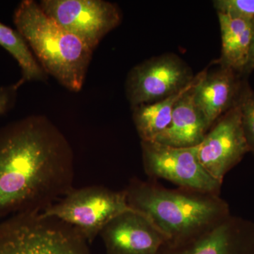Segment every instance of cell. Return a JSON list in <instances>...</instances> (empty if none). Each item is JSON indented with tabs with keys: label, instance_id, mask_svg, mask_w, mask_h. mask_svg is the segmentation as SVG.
<instances>
[{
	"label": "cell",
	"instance_id": "3957f363",
	"mask_svg": "<svg viewBox=\"0 0 254 254\" xmlns=\"http://www.w3.org/2000/svg\"><path fill=\"white\" fill-rule=\"evenodd\" d=\"M13 21L45 71L68 91H81L93 50L53 21L33 0L18 4Z\"/></svg>",
	"mask_w": 254,
	"mask_h": 254
},
{
	"label": "cell",
	"instance_id": "5b68a950",
	"mask_svg": "<svg viewBox=\"0 0 254 254\" xmlns=\"http://www.w3.org/2000/svg\"><path fill=\"white\" fill-rule=\"evenodd\" d=\"M131 210L125 190L89 186L73 188L41 213L74 227L90 243L114 218Z\"/></svg>",
	"mask_w": 254,
	"mask_h": 254
},
{
	"label": "cell",
	"instance_id": "d6986e66",
	"mask_svg": "<svg viewBox=\"0 0 254 254\" xmlns=\"http://www.w3.org/2000/svg\"><path fill=\"white\" fill-rule=\"evenodd\" d=\"M19 81L0 88V116L10 111L16 103L18 88L22 86Z\"/></svg>",
	"mask_w": 254,
	"mask_h": 254
},
{
	"label": "cell",
	"instance_id": "5bb4252c",
	"mask_svg": "<svg viewBox=\"0 0 254 254\" xmlns=\"http://www.w3.org/2000/svg\"><path fill=\"white\" fill-rule=\"evenodd\" d=\"M221 33L220 66H226L245 76L254 36V20L240 19L218 14Z\"/></svg>",
	"mask_w": 254,
	"mask_h": 254
},
{
	"label": "cell",
	"instance_id": "9c48e42d",
	"mask_svg": "<svg viewBox=\"0 0 254 254\" xmlns=\"http://www.w3.org/2000/svg\"><path fill=\"white\" fill-rule=\"evenodd\" d=\"M203 168L219 183L250 153L237 105L219 119L194 147Z\"/></svg>",
	"mask_w": 254,
	"mask_h": 254
},
{
	"label": "cell",
	"instance_id": "8992f818",
	"mask_svg": "<svg viewBox=\"0 0 254 254\" xmlns=\"http://www.w3.org/2000/svg\"><path fill=\"white\" fill-rule=\"evenodd\" d=\"M195 76L177 55L167 53L138 64L127 75L125 91L131 108L149 104L180 93Z\"/></svg>",
	"mask_w": 254,
	"mask_h": 254
},
{
	"label": "cell",
	"instance_id": "2e32d148",
	"mask_svg": "<svg viewBox=\"0 0 254 254\" xmlns=\"http://www.w3.org/2000/svg\"><path fill=\"white\" fill-rule=\"evenodd\" d=\"M0 46L17 62L21 71L19 81L22 84L26 82L47 81L48 73L38 63L22 35L1 22Z\"/></svg>",
	"mask_w": 254,
	"mask_h": 254
},
{
	"label": "cell",
	"instance_id": "4fadbf2b",
	"mask_svg": "<svg viewBox=\"0 0 254 254\" xmlns=\"http://www.w3.org/2000/svg\"><path fill=\"white\" fill-rule=\"evenodd\" d=\"M195 85L177 100L170 125L154 141L175 148H191L203 141L209 129L203 114L195 103Z\"/></svg>",
	"mask_w": 254,
	"mask_h": 254
},
{
	"label": "cell",
	"instance_id": "e0dca14e",
	"mask_svg": "<svg viewBox=\"0 0 254 254\" xmlns=\"http://www.w3.org/2000/svg\"><path fill=\"white\" fill-rule=\"evenodd\" d=\"M237 105L240 109L242 129L250 153L254 156V91L247 77L244 79Z\"/></svg>",
	"mask_w": 254,
	"mask_h": 254
},
{
	"label": "cell",
	"instance_id": "52a82bcc",
	"mask_svg": "<svg viewBox=\"0 0 254 254\" xmlns=\"http://www.w3.org/2000/svg\"><path fill=\"white\" fill-rule=\"evenodd\" d=\"M43 11L94 51L123 19L115 3L104 0H42Z\"/></svg>",
	"mask_w": 254,
	"mask_h": 254
},
{
	"label": "cell",
	"instance_id": "8fae6325",
	"mask_svg": "<svg viewBox=\"0 0 254 254\" xmlns=\"http://www.w3.org/2000/svg\"><path fill=\"white\" fill-rule=\"evenodd\" d=\"M100 235L106 254H158L167 242L149 219L134 210L114 218Z\"/></svg>",
	"mask_w": 254,
	"mask_h": 254
},
{
	"label": "cell",
	"instance_id": "ba28073f",
	"mask_svg": "<svg viewBox=\"0 0 254 254\" xmlns=\"http://www.w3.org/2000/svg\"><path fill=\"white\" fill-rule=\"evenodd\" d=\"M145 173L161 178L180 188L220 195L222 185L203 168L194 147L175 148L156 141H141Z\"/></svg>",
	"mask_w": 254,
	"mask_h": 254
},
{
	"label": "cell",
	"instance_id": "7c38bea8",
	"mask_svg": "<svg viewBox=\"0 0 254 254\" xmlns=\"http://www.w3.org/2000/svg\"><path fill=\"white\" fill-rule=\"evenodd\" d=\"M246 77L220 65L213 71L205 68L200 72L199 80L193 87V95L195 105L203 114L208 129L222 115L236 106Z\"/></svg>",
	"mask_w": 254,
	"mask_h": 254
},
{
	"label": "cell",
	"instance_id": "30bf717a",
	"mask_svg": "<svg viewBox=\"0 0 254 254\" xmlns=\"http://www.w3.org/2000/svg\"><path fill=\"white\" fill-rule=\"evenodd\" d=\"M158 254H254V222L231 214L190 240L165 242Z\"/></svg>",
	"mask_w": 254,
	"mask_h": 254
},
{
	"label": "cell",
	"instance_id": "ffe728a7",
	"mask_svg": "<svg viewBox=\"0 0 254 254\" xmlns=\"http://www.w3.org/2000/svg\"><path fill=\"white\" fill-rule=\"evenodd\" d=\"M254 69V36L253 41H252V47H251L250 58H249L248 64L246 68L245 75L248 76L250 73Z\"/></svg>",
	"mask_w": 254,
	"mask_h": 254
},
{
	"label": "cell",
	"instance_id": "6da1fadb",
	"mask_svg": "<svg viewBox=\"0 0 254 254\" xmlns=\"http://www.w3.org/2000/svg\"><path fill=\"white\" fill-rule=\"evenodd\" d=\"M74 174L72 148L47 117L0 128V217L41 213L72 190Z\"/></svg>",
	"mask_w": 254,
	"mask_h": 254
},
{
	"label": "cell",
	"instance_id": "277c9868",
	"mask_svg": "<svg viewBox=\"0 0 254 254\" xmlns=\"http://www.w3.org/2000/svg\"><path fill=\"white\" fill-rule=\"evenodd\" d=\"M72 226L41 212L15 214L0 223V254H91Z\"/></svg>",
	"mask_w": 254,
	"mask_h": 254
},
{
	"label": "cell",
	"instance_id": "7a4b0ae2",
	"mask_svg": "<svg viewBox=\"0 0 254 254\" xmlns=\"http://www.w3.org/2000/svg\"><path fill=\"white\" fill-rule=\"evenodd\" d=\"M124 190L128 205L149 219L167 242L190 240L231 215L228 203L218 194L173 190L136 177Z\"/></svg>",
	"mask_w": 254,
	"mask_h": 254
},
{
	"label": "cell",
	"instance_id": "9a60e30c",
	"mask_svg": "<svg viewBox=\"0 0 254 254\" xmlns=\"http://www.w3.org/2000/svg\"><path fill=\"white\" fill-rule=\"evenodd\" d=\"M199 76L200 73L195 76L190 86L180 93L160 101L131 108L133 123L141 141H154L157 137L168 128L177 100L187 90L194 86Z\"/></svg>",
	"mask_w": 254,
	"mask_h": 254
},
{
	"label": "cell",
	"instance_id": "ac0fdd59",
	"mask_svg": "<svg viewBox=\"0 0 254 254\" xmlns=\"http://www.w3.org/2000/svg\"><path fill=\"white\" fill-rule=\"evenodd\" d=\"M213 5L218 14L248 21L254 20V0H215Z\"/></svg>",
	"mask_w": 254,
	"mask_h": 254
}]
</instances>
